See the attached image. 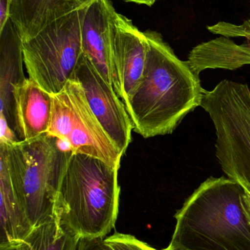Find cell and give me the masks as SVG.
<instances>
[{
  "mask_svg": "<svg viewBox=\"0 0 250 250\" xmlns=\"http://www.w3.org/2000/svg\"><path fill=\"white\" fill-rule=\"evenodd\" d=\"M0 250H19V247H14V248H0Z\"/></svg>",
  "mask_w": 250,
  "mask_h": 250,
  "instance_id": "7402d4cb",
  "label": "cell"
},
{
  "mask_svg": "<svg viewBox=\"0 0 250 250\" xmlns=\"http://www.w3.org/2000/svg\"><path fill=\"white\" fill-rule=\"evenodd\" d=\"M77 250H113L106 244L102 238L88 239L82 238L79 239Z\"/></svg>",
  "mask_w": 250,
  "mask_h": 250,
  "instance_id": "ac0fdd59",
  "label": "cell"
},
{
  "mask_svg": "<svg viewBox=\"0 0 250 250\" xmlns=\"http://www.w3.org/2000/svg\"><path fill=\"white\" fill-rule=\"evenodd\" d=\"M51 94L27 78L14 92L16 135L19 141L39 138L48 132L51 120Z\"/></svg>",
  "mask_w": 250,
  "mask_h": 250,
  "instance_id": "7c38bea8",
  "label": "cell"
},
{
  "mask_svg": "<svg viewBox=\"0 0 250 250\" xmlns=\"http://www.w3.org/2000/svg\"><path fill=\"white\" fill-rule=\"evenodd\" d=\"M243 202L247 214H248L250 220V194L246 190H245V194H244Z\"/></svg>",
  "mask_w": 250,
  "mask_h": 250,
  "instance_id": "ffe728a7",
  "label": "cell"
},
{
  "mask_svg": "<svg viewBox=\"0 0 250 250\" xmlns=\"http://www.w3.org/2000/svg\"><path fill=\"white\" fill-rule=\"evenodd\" d=\"M245 192L229 178H208L175 215L170 246L181 250H250Z\"/></svg>",
  "mask_w": 250,
  "mask_h": 250,
  "instance_id": "7a4b0ae2",
  "label": "cell"
},
{
  "mask_svg": "<svg viewBox=\"0 0 250 250\" xmlns=\"http://www.w3.org/2000/svg\"><path fill=\"white\" fill-rule=\"evenodd\" d=\"M0 147L5 151L18 199L32 226L55 217L57 194L73 154L70 146L45 134Z\"/></svg>",
  "mask_w": 250,
  "mask_h": 250,
  "instance_id": "277c9868",
  "label": "cell"
},
{
  "mask_svg": "<svg viewBox=\"0 0 250 250\" xmlns=\"http://www.w3.org/2000/svg\"><path fill=\"white\" fill-rule=\"evenodd\" d=\"M22 39L10 19L0 30V143L19 142L15 120L14 92L24 81Z\"/></svg>",
  "mask_w": 250,
  "mask_h": 250,
  "instance_id": "30bf717a",
  "label": "cell"
},
{
  "mask_svg": "<svg viewBox=\"0 0 250 250\" xmlns=\"http://www.w3.org/2000/svg\"><path fill=\"white\" fill-rule=\"evenodd\" d=\"M10 0H0V30L10 19Z\"/></svg>",
  "mask_w": 250,
  "mask_h": 250,
  "instance_id": "d6986e66",
  "label": "cell"
},
{
  "mask_svg": "<svg viewBox=\"0 0 250 250\" xmlns=\"http://www.w3.org/2000/svg\"><path fill=\"white\" fill-rule=\"evenodd\" d=\"M114 10L110 0H95L88 6L82 23V46L98 73L114 89L110 29Z\"/></svg>",
  "mask_w": 250,
  "mask_h": 250,
  "instance_id": "8fae6325",
  "label": "cell"
},
{
  "mask_svg": "<svg viewBox=\"0 0 250 250\" xmlns=\"http://www.w3.org/2000/svg\"><path fill=\"white\" fill-rule=\"evenodd\" d=\"M201 107L216 130V157L229 179L250 194V89L246 83L223 80L204 90Z\"/></svg>",
  "mask_w": 250,
  "mask_h": 250,
  "instance_id": "5b68a950",
  "label": "cell"
},
{
  "mask_svg": "<svg viewBox=\"0 0 250 250\" xmlns=\"http://www.w3.org/2000/svg\"><path fill=\"white\" fill-rule=\"evenodd\" d=\"M87 7L54 21L22 41L29 78L51 95L60 92L71 79L83 53L82 27Z\"/></svg>",
  "mask_w": 250,
  "mask_h": 250,
  "instance_id": "8992f818",
  "label": "cell"
},
{
  "mask_svg": "<svg viewBox=\"0 0 250 250\" xmlns=\"http://www.w3.org/2000/svg\"><path fill=\"white\" fill-rule=\"evenodd\" d=\"M79 238L66 229L57 217L34 227L20 244L19 250H77Z\"/></svg>",
  "mask_w": 250,
  "mask_h": 250,
  "instance_id": "9a60e30c",
  "label": "cell"
},
{
  "mask_svg": "<svg viewBox=\"0 0 250 250\" xmlns=\"http://www.w3.org/2000/svg\"></svg>",
  "mask_w": 250,
  "mask_h": 250,
  "instance_id": "cb8c5ba5",
  "label": "cell"
},
{
  "mask_svg": "<svg viewBox=\"0 0 250 250\" xmlns=\"http://www.w3.org/2000/svg\"><path fill=\"white\" fill-rule=\"evenodd\" d=\"M148 50L140 82L126 104L134 130L143 138L171 134L201 106V80L156 31H145Z\"/></svg>",
  "mask_w": 250,
  "mask_h": 250,
  "instance_id": "6da1fadb",
  "label": "cell"
},
{
  "mask_svg": "<svg viewBox=\"0 0 250 250\" xmlns=\"http://www.w3.org/2000/svg\"><path fill=\"white\" fill-rule=\"evenodd\" d=\"M0 248H14L34 227L23 211L9 173L5 151L0 147Z\"/></svg>",
  "mask_w": 250,
  "mask_h": 250,
  "instance_id": "5bb4252c",
  "label": "cell"
},
{
  "mask_svg": "<svg viewBox=\"0 0 250 250\" xmlns=\"http://www.w3.org/2000/svg\"><path fill=\"white\" fill-rule=\"evenodd\" d=\"M71 79L80 83L91 110L123 155L132 141L134 128L126 106L114 88L106 82L84 53Z\"/></svg>",
  "mask_w": 250,
  "mask_h": 250,
  "instance_id": "ba28073f",
  "label": "cell"
},
{
  "mask_svg": "<svg viewBox=\"0 0 250 250\" xmlns=\"http://www.w3.org/2000/svg\"><path fill=\"white\" fill-rule=\"evenodd\" d=\"M110 29L114 91L126 105L143 75L148 43L145 32L115 10L112 15Z\"/></svg>",
  "mask_w": 250,
  "mask_h": 250,
  "instance_id": "9c48e42d",
  "label": "cell"
},
{
  "mask_svg": "<svg viewBox=\"0 0 250 250\" xmlns=\"http://www.w3.org/2000/svg\"><path fill=\"white\" fill-rule=\"evenodd\" d=\"M106 244L113 250H158L134 236L115 233L104 239ZM161 250H168L167 248Z\"/></svg>",
  "mask_w": 250,
  "mask_h": 250,
  "instance_id": "e0dca14e",
  "label": "cell"
},
{
  "mask_svg": "<svg viewBox=\"0 0 250 250\" xmlns=\"http://www.w3.org/2000/svg\"><path fill=\"white\" fill-rule=\"evenodd\" d=\"M123 1L136 3V4H145V5L151 7V6L154 5L156 1H158V0H123Z\"/></svg>",
  "mask_w": 250,
  "mask_h": 250,
  "instance_id": "44dd1931",
  "label": "cell"
},
{
  "mask_svg": "<svg viewBox=\"0 0 250 250\" xmlns=\"http://www.w3.org/2000/svg\"><path fill=\"white\" fill-rule=\"evenodd\" d=\"M167 249H168V250H181L179 249H177V248H172V247H170V245H169V246L167 247Z\"/></svg>",
  "mask_w": 250,
  "mask_h": 250,
  "instance_id": "603a6c76",
  "label": "cell"
},
{
  "mask_svg": "<svg viewBox=\"0 0 250 250\" xmlns=\"http://www.w3.org/2000/svg\"><path fill=\"white\" fill-rule=\"evenodd\" d=\"M120 166L73 153L62 179L55 217L79 239L102 238L118 215Z\"/></svg>",
  "mask_w": 250,
  "mask_h": 250,
  "instance_id": "3957f363",
  "label": "cell"
},
{
  "mask_svg": "<svg viewBox=\"0 0 250 250\" xmlns=\"http://www.w3.org/2000/svg\"><path fill=\"white\" fill-rule=\"evenodd\" d=\"M51 100L47 135L67 143L73 153L120 166L123 155L92 112L77 81L70 79L60 92L51 95Z\"/></svg>",
  "mask_w": 250,
  "mask_h": 250,
  "instance_id": "52a82bcc",
  "label": "cell"
},
{
  "mask_svg": "<svg viewBox=\"0 0 250 250\" xmlns=\"http://www.w3.org/2000/svg\"><path fill=\"white\" fill-rule=\"evenodd\" d=\"M95 0H10V19L22 41L54 21L88 7Z\"/></svg>",
  "mask_w": 250,
  "mask_h": 250,
  "instance_id": "4fadbf2b",
  "label": "cell"
},
{
  "mask_svg": "<svg viewBox=\"0 0 250 250\" xmlns=\"http://www.w3.org/2000/svg\"><path fill=\"white\" fill-rule=\"evenodd\" d=\"M209 32L226 38H245L247 42L240 45L239 59L241 67L250 64V16L242 24L220 21L207 27Z\"/></svg>",
  "mask_w": 250,
  "mask_h": 250,
  "instance_id": "2e32d148",
  "label": "cell"
}]
</instances>
